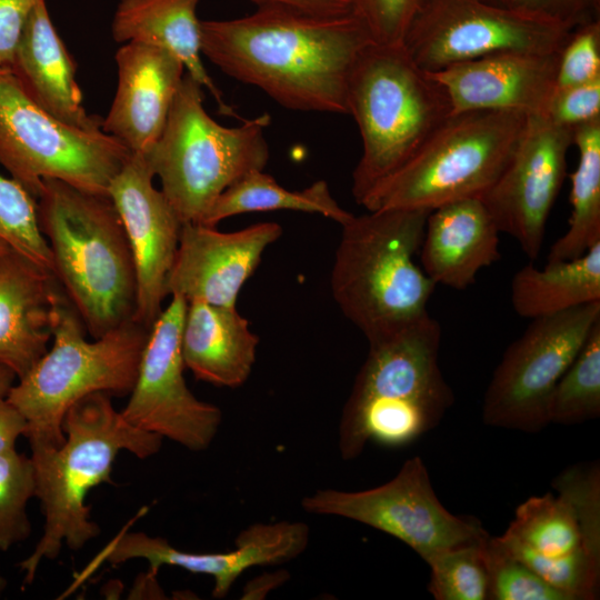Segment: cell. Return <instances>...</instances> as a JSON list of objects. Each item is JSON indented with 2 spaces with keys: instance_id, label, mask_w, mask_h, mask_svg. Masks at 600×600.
<instances>
[{
  "instance_id": "cell-1",
  "label": "cell",
  "mask_w": 600,
  "mask_h": 600,
  "mask_svg": "<svg viewBox=\"0 0 600 600\" xmlns=\"http://www.w3.org/2000/svg\"><path fill=\"white\" fill-rule=\"evenodd\" d=\"M371 43L354 12L318 16L258 7L241 18L201 21L202 56L296 111L349 114V79Z\"/></svg>"
},
{
  "instance_id": "cell-2",
  "label": "cell",
  "mask_w": 600,
  "mask_h": 600,
  "mask_svg": "<svg viewBox=\"0 0 600 600\" xmlns=\"http://www.w3.org/2000/svg\"><path fill=\"white\" fill-rule=\"evenodd\" d=\"M110 397L96 392L78 400L63 417V443L31 451L44 529L32 553L19 563L24 583L31 584L42 560L56 559L63 546L77 551L99 534L86 499L91 489L112 482L120 451L146 459L161 448L163 438L127 421Z\"/></svg>"
},
{
  "instance_id": "cell-3",
  "label": "cell",
  "mask_w": 600,
  "mask_h": 600,
  "mask_svg": "<svg viewBox=\"0 0 600 600\" xmlns=\"http://www.w3.org/2000/svg\"><path fill=\"white\" fill-rule=\"evenodd\" d=\"M36 200L53 276L91 338L133 320L134 266L110 197L44 179Z\"/></svg>"
},
{
  "instance_id": "cell-4",
  "label": "cell",
  "mask_w": 600,
  "mask_h": 600,
  "mask_svg": "<svg viewBox=\"0 0 600 600\" xmlns=\"http://www.w3.org/2000/svg\"><path fill=\"white\" fill-rule=\"evenodd\" d=\"M429 213L403 208L367 211L341 226L331 290L369 343L430 316L428 302L437 284L413 259Z\"/></svg>"
},
{
  "instance_id": "cell-5",
  "label": "cell",
  "mask_w": 600,
  "mask_h": 600,
  "mask_svg": "<svg viewBox=\"0 0 600 600\" xmlns=\"http://www.w3.org/2000/svg\"><path fill=\"white\" fill-rule=\"evenodd\" d=\"M441 327L431 316L369 343L343 407L339 451L358 458L368 442L406 447L436 428L454 402L439 366Z\"/></svg>"
},
{
  "instance_id": "cell-6",
  "label": "cell",
  "mask_w": 600,
  "mask_h": 600,
  "mask_svg": "<svg viewBox=\"0 0 600 600\" xmlns=\"http://www.w3.org/2000/svg\"><path fill=\"white\" fill-rule=\"evenodd\" d=\"M149 332L130 320L89 340L81 317L54 278L52 343L7 397L27 421L24 437L31 451L63 443L62 420L78 400L96 392L121 397L131 392Z\"/></svg>"
},
{
  "instance_id": "cell-7",
  "label": "cell",
  "mask_w": 600,
  "mask_h": 600,
  "mask_svg": "<svg viewBox=\"0 0 600 600\" xmlns=\"http://www.w3.org/2000/svg\"><path fill=\"white\" fill-rule=\"evenodd\" d=\"M348 110L362 142L351 188L358 204L452 114L444 89L403 44L374 42L362 51L351 72Z\"/></svg>"
},
{
  "instance_id": "cell-8",
  "label": "cell",
  "mask_w": 600,
  "mask_h": 600,
  "mask_svg": "<svg viewBox=\"0 0 600 600\" xmlns=\"http://www.w3.org/2000/svg\"><path fill=\"white\" fill-rule=\"evenodd\" d=\"M203 102L204 89L186 72L160 137L143 153L182 223H201L228 187L269 159V114L224 127Z\"/></svg>"
},
{
  "instance_id": "cell-9",
  "label": "cell",
  "mask_w": 600,
  "mask_h": 600,
  "mask_svg": "<svg viewBox=\"0 0 600 600\" xmlns=\"http://www.w3.org/2000/svg\"><path fill=\"white\" fill-rule=\"evenodd\" d=\"M528 116L517 111L452 113L393 173L362 199L367 211L433 210L466 198H480L508 163Z\"/></svg>"
},
{
  "instance_id": "cell-10",
  "label": "cell",
  "mask_w": 600,
  "mask_h": 600,
  "mask_svg": "<svg viewBox=\"0 0 600 600\" xmlns=\"http://www.w3.org/2000/svg\"><path fill=\"white\" fill-rule=\"evenodd\" d=\"M131 151L100 129L70 126L40 108L0 69V164L36 199L44 179L108 194Z\"/></svg>"
},
{
  "instance_id": "cell-11",
  "label": "cell",
  "mask_w": 600,
  "mask_h": 600,
  "mask_svg": "<svg viewBox=\"0 0 600 600\" xmlns=\"http://www.w3.org/2000/svg\"><path fill=\"white\" fill-rule=\"evenodd\" d=\"M599 320L600 301L532 319L493 372L483 422L529 433L548 426L552 391Z\"/></svg>"
},
{
  "instance_id": "cell-12",
  "label": "cell",
  "mask_w": 600,
  "mask_h": 600,
  "mask_svg": "<svg viewBox=\"0 0 600 600\" xmlns=\"http://www.w3.org/2000/svg\"><path fill=\"white\" fill-rule=\"evenodd\" d=\"M301 507L312 514L350 519L392 536L424 562L440 551L489 534L477 519L444 508L418 456L406 460L381 486L361 491L318 489L302 499Z\"/></svg>"
},
{
  "instance_id": "cell-13",
  "label": "cell",
  "mask_w": 600,
  "mask_h": 600,
  "mask_svg": "<svg viewBox=\"0 0 600 600\" xmlns=\"http://www.w3.org/2000/svg\"><path fill=\"white\" fill-rule=\"evenodd\" d=\"M572 29L484 0H426L403 47L424 71L503 51L558 52Z\"/></svg>"
},
{
  "instance_id": "cell-14",
  "label": "cell",
  "mask_w": 600,
  "mask_h": 600,
  "mask_svg": "<svg viewBox=\"0 0 600 600\" xmlns=\"http://www.w3.org/2000/svg\"><path fill=\"white\" fill-rule=\"evenodd\" d=\"M187 300L172 294L150 329L134 386L122 416L137 428L191 450L210 447L222 421L221 410L188 388L181 353Z\"/></svg>"
},
{
  "instance_id": "cell-15",
  "label": "cell",
  "mask_w": 600,
  "mask_h": 600,
  "mask_svg": "<svg viewBox=\"0 0 600 600\" xmlns=\"http://www.w3.org/2000/svg\"><path fill=\"white\" fill-rule=\"evenodd\" d=\"M573 130L544 116H528L508 163L480 197L500 233L511 236L528 258L540 254L546 224L562 187Z\"/></svg>"
},
{
  "instance_id": "cell-16",
  "label": "cell",
  "mask_w": 600,
  "mask_h": 600,
  "mask_svg": "<svg viewBox=\"0 0 600 600\" xmlns=\"http://www.w3.org/2000/svg\"><path fill=\"white\" fill-rule=\"evenodd\" d=\"M143 153H131L111 181L108 196L123 226L136 273L133 320L151 329L168 297L167 280L182 222L161 190Z\"/></svg>"
},
{
  "instance_id": "cell-17",
  "label": "cell",
  "mask_w": 600,
  "mask_h": 600,
  "mask_svg": "<svg viewBox=\"0 0 600 600\" xmlns=\"http://www.w3.org/2000/svg\"><path fill=\"white\" fill-rule=\"evenodd\" d=\"M309 527L304 522L253 523L236 538L227 552H189L174 548L167 539L144 532L120 534L102 553L103 560L120 564L133 559L149 562L150 573L162 566L213 578L212 597L224 598L236 580L248 569L276 566L298 558L308 547Z\"/></svg>"
},
{
  "instance_id": "cell-18",
  "label": "cell",
  "mask_w": 600,
  "mask_h": 600,
  "mask_svg": "<svg viewBox=\"0 0 600 600\" xmlns=\"http://www.w3.org/2000/svg\"><path fill=\"white\" fill-rule=\"evenodd\" d=\"M282 234L276 222L233 232L201 223H182L167 280L168 296L236 308L242 286L258 268L263 251Z\"/></svg>"
},
{
  "instance_id": "cell-19",
  "label": "cell",
  "mask_w": 600,
  "mask_h": 600,
  "mask_svg": "<svg viewBox=\"0 0 600 600\" xmlns=\"http://www.w3.org/2000/svg\"><path fill=\"white\" fill-rule=\"evenodd\" d=\"M558 52H496L429 72L452 113L472 110L544 116L557 89Z\"/></svg>"
},
{
  "instance_id": "cell-20",
  "label": "cell",
  "mask_w": 600,
  "mask_h": 600,
  "mask_svg": "<svg viewBox=\"0 0 600 600\" xmlns=\"http://www.w3.org/2000/svg\"><path fill=\"white\" fill-rule=\"evenodd\" d=\"M117 90L101 129L132 153H144L160 137L186 69L170 51L142 42L117 50Z\"/></svg>"
},
{
  "instance_id": "cell-21",
  "label": "cell",
  "mask_w": 600,
  "mask_h": 600,
  "mask_svg": "<svg viewBox=\"0 0 600 600\" xmlns=\"http://www.w3.org/2000/svg\"><path fill=\"white\" fill-rule=\"evenodd\" d=\"M500 231L480 198H466L430 211L420 247L422 270L436 283L456 290L500 259Z\"/></svg>"
},
{
  "instance_id": "cell-22",
  "label": "cell",
  "mask_w": 600,
  "mask_h": 600,
  "mask_svg": "<svg viewBox=\"0 0 600 600\" xmlns=\"http://www.w3.org/2000/svg\"><path fill=\"white\" fill-rule=\"evenodd\" d=\"M53 280L20 254L0 250V363L18 379L49 349Z\"/></svg>"
},
{
  "instance_id": "cell-23",
  "label": "cell",
  "mask_w": 600,
  "mask_h": 600,
  "mask_svg": "<svg viewBox=\"0 0 600 600\" xmlns=\"http://www.w3.org/2000/svg\"><path fill=\"white\" fill-rule=\"evenodd\" d=\"M76 70L46 0H40L20 38L10 71L24 92L51 116L77 128L100 129L102 119L88 114L82 107Z\"/></svg>"
},
{
  "instance_id": "cell-24",
  "label": "cell",
  "mask_w": 600,
  "mask_h": 600,
  "mask_svg": "<svg viewBox=\"0 0 600 600\" xmlns=\"http://www.w3.org/2000/svg\"><path fill=\"white\" fill-rule=\"evenodd\" d=\"M259 338L236 308L188 302L181 353L196 379L217 387L238 388L249 378Z\"/></svg>"
},
{
  "instance_id": "cell-25",
  "label": "cell",
  "mask_w": 600,
  "mask_h": 600,
  "mask_svg": "<svg viewBox=\"0 0 600 600\" xmlns=\"http://www.w3.org/2000/svg\"><path fill=\"white\" fill-rule=\"evenodd\" d=\"M199 0H120L111 23L116 42H142L163 48L180 59L186 72L213 97L220 113L239 116L207 72L201 52Z\"/></svg>"
},
{
  "instance_id": "cell-26",
  "label": "cell",
  "mask_w": 600,
  "mask_h": 600,
  "mask_svg": "<svg viewBox=\"0 0 600 600\" xmlns=\"http://www.w3.org/2000/svg\"><path fill=\"white\" fill-rule=\"evenodd\" d=\"M600 301V242L584 254L547 262L543 269L529 263L516 272L511 282L514 311L534 319Z\"/></svg>"
},
{
  "instance_id": "cell-27",
  "label": "cell",
  "mask_w": 600,
  "mask_h": 600,
  "mask_svg": "<svg viewBox=\"0 0 600 600\" xmlns=\"http://www.w3.org/2000/svg\"><path fill=\"white\" fill-rule=\"evenodd\" d=\"M276 210L319 213L340 226L353 217L340 207L323 180L303 190L292 191L281 187L263 170H252L218 197L201 224L216 227L223 219L236 214Z\"/></svg>"
},
{
  "instance_id": "cell-28",
  "label": "cell",
  "mask_w": 600,
  "mask_h": 600,
  "mask_svg": "<svg viewBox=\"0 0 600 600\" xmlns=\"http://www.w3.org/2000/svg\"><path fill=\"white\" fill-rule=\"evenodd\" d=\"M579 160L571 173L568 229L551 247L547 262L570 260L600 242V118L573 130Z\"/></svg>"
},
{
  "instance_id": "cell-29",
  "label": "cell",
  "mask_w": 600,
  "mask_h": 600,
  "mask_svg": "<svg viewBox=\"0 0 600 600\" xmlns=\"http://www.w3.org/2000/svg\"><path fill=\"white\" fill-rule=\"evenodd\" d=\"M502 537L548 557L568 554L582 547L571 508L562 497L550 492L520 503Z\"/></svg>"
},
{
  "instance_id": "cell-30",
  "label": "cell",
  "mask_w": 600,
  "mask_h": 600,
  "mask_svg": "<svg viewBox=\"0 0 600 600\" xmlns=\"http://www.w3.org/2000/svg\"><path fill=\"white\" fill-rule=\"evenodd\" d=\"M549 422L582 423L600 416V320L559 379L549 402Z\"/></svg>"
},
{
  "instance_id": "cell-31",
  "label": "cell",
  "mask_w": 600,
  "mask_h": 600,
  "mask_svg": "<svg viewBox=\"0 0 600 600\" xmlns=\"http://www.w3.org/2000/svg\"><path fill=\"white\" fill-rule=\"evenodd\" d=\"M0 243L53 274L49 244L39 226L36 198L0 174Z\"/></svg>"
},
{
  "instance_id": "cell-32",
  "label": "cell",
  "mask_w": 600,
  "mask_h": 600,
  "mask_svg": "<svg viewBox=\"0 0 600 600\" xmlns=\"http://www.w3.org/2000/svg\"><path fill=\"white\" fill-rule=\"evenodd\" d=\"M483 540L446 549L426 561L431 569L427 589L436 600L489 599Z\"/></svg>"
},
{
  "instance_id": "cell-33",
  "label": "cell",
  "mask_w": 600,
  "mask_h": 600,
  "mask_svg": "<svg viewBox=\"0 0 600 600\" xmlns=\"http://www.w3.org/2000/svg\"><path fill=\"white\" fill-rule=\"evenodd\" d=\"M499 542L527 564L567 600H592L598 597L600 561L581 547L568 554L548 557L533 552L500 536Z\"/></svg>"
},
{
  "instance_id": "cell-34",
  "label": "cell",
  "mask_w": 600,
  "mask_h": 600,
  "mask_svg": "<svg viewBox=\"0 0 600 600\" xmlns=\"http://www.w3.org/2000/svg\"><path fill=\"white\" fill-rule=\"evenodd\" d=\"M33 497L36 477L31 458L16 448L0 453V551H8L30 536L27 506Z\"/></svg>"
},
{
  "instance_id": "cell-35",
  "label": "cell",
  "mask_w": 600,
  "mask_h": 600,
  "mask_svg": "<svg viewBox=\"0 0 600 600\" xmlns=\"http://www.w3.org/2000/svg\"><path fill=\"white\" fill-rule=\"evenodd\" d=\"M490 600H567L527 564L488 534L481 543Z\"/></svg>"
},
{
  "instance_id": "cell-36",
  "label": "cell",
  "mask_w": 600,
  "mask_h": 600,
  "mask_svg": "<svg viewBox=\"0 0 600 600\" xmlns=\"http://www.w3.org/2000/svg\"><path fill=\"white\" fill-rule=\"evenodd\" d=\"M553 489L571 508L580 529L582 547L600 561V468L598 462L568 467L552 481Z\"/></svg>"
},
{
  "instance_id": "cell-37",
  "label": "cell",
  "mask_w": 600,
  "mask_h": 600,
  "mask_svg": "<svg viewBox=\"0 0 600 600\" xmlns=\"http://www.w3.org/2000/svg\"><path fill=\"white\" fill-rule=\"evenodd\" d=\"M600 79V19L573 28L558 54L557 88Z\"/></svg>"
},
{
  "instance_id": "cell-38",
  "label": "cell",
  "mask_w": 600,
  "mask_h": 600,
  "mask_svg": "<svg viewBox=\"0 0 600 600\" xmlns=\"http://www.w3.org/2000/svg\"><path fill=\"white\" fill-rule=\"evenodd\" d=\"M426 0H353V12L378 44H402Z\"/></svg>"
},
{
  "instance_id": "cell-39",
  "label": "cell",
  "mask_w": 600,
  "mask_h": 600,
  "mask_svg": "<svg viewBox=\"0 0 600 600\" xmlns=\"http://www.w3.org/2000/svg\"><path fill=\"white\" fill-rule=\"evenodd\" d=\"M544 117L552 123L574 130L600 118V79L557 88Z\"/></svg>"
},
{
  "instance_id": "cell-40",
  "label": "cell",
  "mask_w": 600,
  "mask_h": 600,
  "mask_svg": "<svg viewBox=\"0 0 600 600\" xmlns=\"http://www.w3.org/2000/svg\"><path fill=\"white\" fill-rule=\"evenodd\" d=\"M509 7L573 29L599 19L600 0H510Z\"/></svg>"
},
{
  "instance_id": "cell-41",
  "label": "cell",
  "mask_w": 600,
  "mask_h": 600,
  "mask_svg": "<svg viewBox=\"0 0 600 600\" xmlns=\"http://www.w3.org/2000/svg\"><path fill=\"white\" fill-rule=\"evenodd\" d=\"M40 0H0V69H9L27 22Z\"/></svg>"
},
{
  "instance_id": "cell-42",
  "label": "cell",
  "mask_w": 600,
  "mask_h": 600,
  "mask_svg": "<svg viewBox=\"0 0 600 600\" xmlns=\"http://www.w3.org/2000/svg\"><path fill=\"white\" fill-rule=\"evenodd\" d=\"M258 7L283 8L318 16L353 12V0H252Z\"/></svg>"
},
{
  "instance_id": "cell-43",
  "label": "cell",
  "mask_w": 600,
  "mask_h": 600,
  "mask_svg": "<svg viewBox=\"0 0 600 600\" xmlns=\"http://www.w3.org/2000/svg\"><path fill=\"white\" fill-rule=\"evenodd\" d=\"M27 421L7 399H0V453L16 448L19 437L24 436Z\"/></svg>"
},
{
  "instance_id": "cell-44",
  "label": "cell",
  "mask_w": 600,
  "mask_h": 600,
  "mask_svg": "<svg viewBox=\"0 0 600 600\" xmlns=\"http://www.w3.org/2000/svg\"><path fill=\"white\" fill-rule=\"evenodd\" d=\"M289 576L283 571L263 573L246 584L241 599H263L271 590L283 584Z\"/></svg>"
},
{
  "instance_id": "cell-45",
  "label": "cell",
  "mask_w": 600,
  "mask_h": 600,
  "mask_svg": "<svg viewBox=\"0 0 600 600\" xmlns=\"http://www.w3.org/2000/svg\"><path fill=\"white\" fill-rule=\"evenodd\" d=\"M17 380L14 372L0 363V399L8 397Z\"/></svg>"
},
{
  "instance_id": "cell-46",
  "label": "cell",
  "mask_w": 600,
  "mask_h": 600,
  "mask_svg": "<svg viewBox=\"0 0 600 600\" xmlns=\"http://www.w3.org/2000/svg\"><path fill=\"white\" fill-rule=\"evenodd\" d=\"M496 4L509 6L510 0H484Z\"/></svg>"
},
{
  "instance_id": "cell-47",
  "label": "cell",
  "mask_w": 600,
  "mask_h": 600,
  "mask_svg": "<svg viewBox=\"0 0 600 600\" xmlns=\"http://www.w3.org/2000/svg\"><path fill=\"white\" fill-rule=\"evenodd\" d=\"M4 586H6V582H4V580L0 577V594H1V591L4 589Z\"/></svg>"
},
{
  "instance_id": "cell-48",
  "label": "cell",
  "mask_w": 600,
  "mask_h": 600,
  "mask_svg": "<svg viewBox=\"0 0 600 600\" xmlns=\"http://www.w3.org/2000/svg\"><path fill=\"white\" fill-rule=\"evenodd\" d=\"M4 248H6V247H4L2 243H0V250H2V249H4Z\"/></svg>"
}]
</instances>
